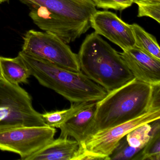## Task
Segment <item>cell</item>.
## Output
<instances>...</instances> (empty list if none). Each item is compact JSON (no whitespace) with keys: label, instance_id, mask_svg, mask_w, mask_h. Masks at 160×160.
I'll list each match as a JSON object with an SVG mask.
<instances>
[{"label":"cell","instance_id":"cell-8","mask_svg":"<svg viewBox=\"0 0 160 160\" xmlns=\"http://www.w3.org/2000/svg\"><path fill=\"white\" fill-rule=\"evenodd\" d=\"M30 17L41 30L58 36L67 44L75 42L86 33L90 24L70 21L43 6H29Z\"/></svg>","mask_w":160,"mask_h":160},{"label":"cell","instance_id":"cell-3","mask_svg":"<svg viewBox=\"0 0 160 160\" xmlns=\"http://www.w3.org/2000/svg\"><path fill=\"white\" fill-rule=\"evenodd\" d=\"M18 55L29 69L31 76L41 85L53 90L72 103L98 102L107 94L103 88L82 72L63 69L23 51Z\"/></svg>","mask_w":160,"mask_h":160},{"label":"cell","instance_id":"cell-6","mask_svg":"<svg viewBox=\"0 0 160 160\" xmlns=\"http://www.w3.org/2000/svg\"><path fill=\"white\" fill-rule=\"evenodd\" d=\"M22 51L63 69L81 72L78 54L63 40L51 32L29 30L24 36Z\"/></svg>","mask_w":160,"mask_h":160},{"label":"cell","instance_id":"cell-4","mask_svg":"<svg viewBox=\"0 0 160 160\" xmlns=\"http://www.w3.org/2000/svg\"><path fill=\"white\" fill-rule=\"evenodd\" d=\"M160 119V107L153 108L135 118L90 136L79 147L77 160H109L113 150L129 132Z\"/></svg>","mask_w":160,"mask_h":160},{"label":"cell","instance_id":"cell-16","mask_svg":"<svg viewBox=\"0 0 160 160\" xmlns=\"http://www.w3.org/2000/svg\"><path fill=\"white\" fill-rule=\"evenodd\" d=\"M150 138L146 146L132 158L133 160H160V119L152 122Z\"/></svg>","mask_w":160,"mask_h":160},{"label":"cell","instance_id":"cell-5","mask_svg":"<svg viewBox=\"0 0 160 160\" xmlns=\"http://www.w3.org/2000/svg\"><path fill=\"white\" fill-rule=\"evenodd\" d=\"M56 128L48 126L0 124V150L28 160L54 139Z\"/></svg>","mask_w":160,"mask_h":160},{"label":"cell","instance_id":"cell-20","mask_svg":"<svg viewBox=\"0 0 160 160\" xmlns=\"http://www.w3.org/2000/svg\"><path fill=\"white\" fill-rule=\"evenodd\" d=\"M139 18H150L160 23V1L147 2L137 3Z\"/></svg>","mask_w":160,"mask_h":160},{"label":"cell","instance_id":"cell-13","mask_svg":"<svg viewBox=\"0 0 160 160\" xmlns=\"http://www.w3.org/2000/svg\"><path fill=\"white\" fill-rule=\"evenodd\" d=\"M79 150V144L75 140L59 137L53 139L28 160H76Z\"/></svg>","mask_w":160,"mask_h":160},{"label":"cell","instance_id":"cell-18","mask_svg":"<svg viewBox=\"0 0 160 160\" xmlns=\"http://www.w3.org/2000/svg\"><path fill=\"white\" fill-rule=\"evenodd\" d=\"M151 125L145 123L129 132L126 135L128 144L135 148L143 149L150 138Z\"/></svg>","mask_w":160,"mask_h":160},{"label":"cell","instance_id":"cell-14","mask_svg":"<svg viewBox=\"0 0 160 160\" xmlns=\"http://www.w3.org/2000/svg\"><path fill=\"white\" fill-rule=\"evenodd\" d=\"M0 64L4 80L13 85L27 83L31 76L29 69L18 55L15 58L0 57Z\"/></svg>","mask_w":160,"mask_h":160},{"label":"cell","instance_id":"cell-9","mask_svg":"<svg viewBox=\"0 0 160 160\" xmlns=\"http://www.w3.org/2000/svg\"><path fill=\"white\" fill-rule=\"evenodd\" d=\"M90 24L96 33L119 47L122 51L135 46L131 25L122 21L114 13L97 11L91 18Z\"/></svg>","mask_w":160,"mask_h":160},{"label":"cell","instance_id":"cell-2","mask_svg":"<svg viewBox=\"0 0 160 160\" xmlns=\"http://www.w3.org/2000/svg\"><path fill=\"white\" fill-rule=\"evenodd\" d=\"M78 57L81 72L108 92L134 78L119 53L95 32L87 35Z\"/></svg>","mask_w":160,"mask_h":160},{"label":"cell","instance_id":"cell-19","mask_svg":"<svg viewBox=\"0 0 160 160\" xmlns=\"http://www.w3.org/2000/svg\"><path fill=\"white\" fill-rule=\"evenodd\" d=\"M141 149L135 148L128 144L126 136L122 138L109 156V160H132Z\"/></svg>","mask_w":160,"mask_h":160},{"label":"cell","instance_id":"cell-1","mask_svg":"<svg viewBox=\"0 0 160 160\" xmlns=\"http://www.w3.org/2000/svg\"><path fill=\"white\" fill-rule=\"evenodd\" d=\"M153 86L134 78L108 92L102 99L96 102L94 117L85 140L94 134L135 118L151 108L160 107V101L153 95Z\"/></svg>","mask_w":160,"mask_h":160},{"label":"cell","instance_id":"cell-25","mask_svg":"<svg viewBox=\"0 0 160 160\" xmlns=\"http://www.w3.org/2000/svg\"><path fill=\"white\" fill-rule=\"evenodd\" d=\"M8 0H0V3H2V2H5L7 1Z\"/></svg>","mask_w":160,"mask_h":160},{"label":"cell","instance_id":"cell-7","mask_svg":"<svg viewBox=\"0 0 160 160\" xmlns=\"http://www.w3.org/2000/svg\"><path fill=\"white\" fill-rule=\"evenodd\" d=\"M32 104L31 96L19 85L0 79V108L10 112L8 118L0 124L46 126Z\"/></svg>","mask_w":160,"mask_h":160},{"label":"cell","instance_id":"cell-10","mask_svg":"<svg viewBox=\"0 0 160 160\" xmlns=\"http://www.w3.org/2000/svg\"><path fill=\"white\" fill-rule=\"evenodd\" d=\"M28 6H43L57 14L76 23L90 24L97 12L92 0H19Z\"/></svg>","mask_w":160,"mask_h":160},{"label":"cell","instance_id":"cell-15","mask_svg":"<svg viewBox=\"0 0 160 160\" xmlns=\"http://www.w3.org/2000/svg\"><path fill=\"white\" fill-rule=\"evenodd\" d=\"M135 46L160 60V48L156 38L137 24L131 25Z\"/></svg>","mask_w":160,"mask_h":160},{"label":"cell","instance_id":"cell-17","mask_svg":"<svg viewBox=\"0 0 160 160\" xmlns=\"http://www.w3.org/2000/svg\"><path fill=\"white\" fill-rule=\"evenodd\" d=\"M89 103H73L68 109L45 112L41 114V116L46 126L52 128H59L64 122L79 110L88 105Z\"/></svg>","mask_w":160,"mask_h":160},{"label":"cell","instance_id":"cell-11","mask_svg":"<svg viewBox=\"0 0 160 160\" xmlns=\"http://www.w3.org/2000/svg\"><path fill=\"white\" fill-rule=\"evenodd\" d=\"M119 54L134 78L152 86L160 85V60L135 46Z\"/></svg>","mask_w":160,"mask_h":160},{"label":"cell","instance_id":"cell-12","mask_svg":"<svg viewBox=\"0 0 160 160\" xmlns=\"http://www.w3.org/2000/svg\"><path fill=\"white\" fill-rule=\"evenodd\" d=\"M96 102H90L79 110L60 127V138L72 137L79 144V147L85 140L88 128L93 119L96 110Z\"/></svg>","mask_w":160,"mask_h":160},{"label":"cell","instance_id":"cell-22","mask_svg":"<svg viewBox=\"0 0 160 160\" xmlns=\"http://www.w3.org/2000/svg\"><path fill=\"white\" fill-rule=\"evenodd\" d=\"M10 112L6 108H0V122L6 120L10 116Z\"/></svg>","mask_w":160,"mask_h":160},{"label":"cell","instance_id":"cell-21","mask_svg":"<svg viewBox=\"0 0 160 160\" xmlns=\"http://www.w3.org/2000/svg\"><path fill=\"white\" fill-rule=\"evenodd\" d=\"M92 1L97 8L120 12L131 7L133 3L132 0H92Z\"/></svg>","mask_w":160,"mask_h":160},{"label":"cell","instance_id":"cell-23","mask_svg":"<svg viewBox=\"0 0 160 160\" xmlns=\"http://www.w3.org/2000/svg\"><path fill=\"white\" fill-rule=\"evenodd\" d=\"M133 3L137 4L140 2H147L160 1V0H132Z\"/></svg>","mask_w":160,"mask_h":160},{"label":"cell","instance_id":"cell-24","mask_svg":"<svg viewBox=\"0 0 160 160\" xmlns=\"http://www.w3.org/2000/svg\"><path fill=\"white\" fill-rule=\"evenodd\" d=\"M0 79H4L3 76H2V72L1 67L0 64Z\"/></svg>","mask_w":160,"mask_h":160}]
</instances>
